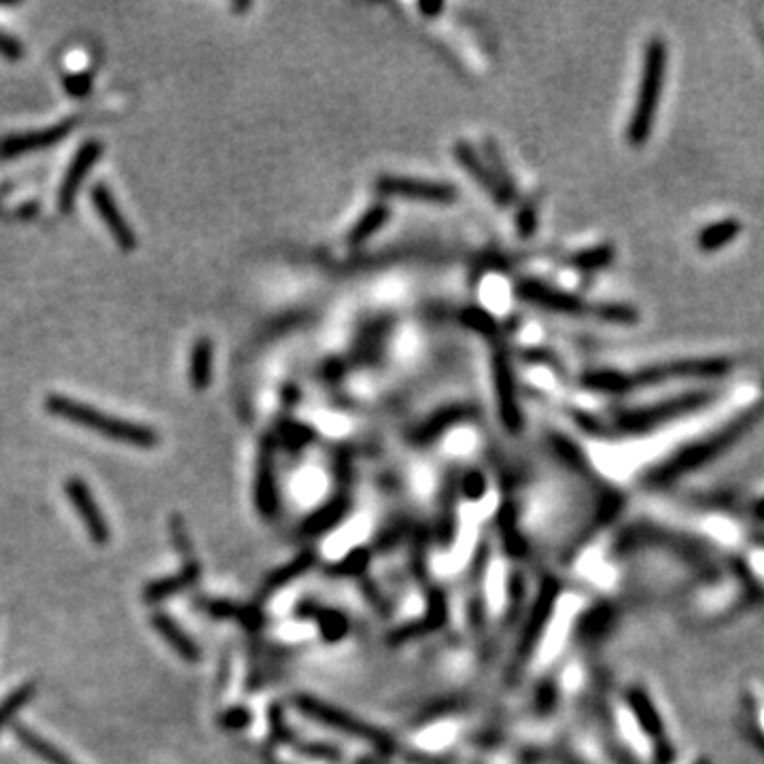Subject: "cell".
Here are the masks:
<instances>
[{
  "instance_id": "18",
  "label": "cell",
  "mask_w": 764,
  "mask_h": 764,
  "mask_svg": "<svg viewBox=\"0 0 764 764\" xmlns=\"http://www.w3.org/2000/svg\"><path fill=\"white\" fill-rule=\"evenodd\" d=\"M37 690H39L37 682H26L17 686L15 690H11L9 695L0 701V733H3V728L7 726L9 722L32 701L34 697H37Z\"/></svg>"
},
{
  "instance_id": "28",
  "label": "cell",
  "mask_w": 764,
  "mask_h": 764,
  "mask_svg": "<svg viewBox=\"0 0 764 764\" xmlns=\"http://www.w3.org/2000/svg\"><path fill=\"white\" fill-rule=\"evenodd\" d=\"M67 90L70 94H75V96H83V94L90 92V76L87 75L70 76V79H67Z\"/></svg>"
},
{
  "instance_id": "10",
  "label": "cell",
  "mask_w": 764,
  "mask_h": 764,
  "mask_svg": "<svg viewBox=\"0 0 764 764\" xmlns=\"http://www.w3.org/2000/svg\"><path fill=\"white\" fill-rule=\"evenodd\" d=\"M517 293L525 301H531V304H537L540 308H548V310L562 312V315H578V312L584 310V304L576 295L559 292V289L544 285L540 281H523Z\"/></svg>"
},
{
  "instance_id": "21",
  "label": "cell",
  "mask_w": 764,
  "mask_h": 764,
  "mask_svg": "<svg viewBox=\"0 0 764 764\" xmlns=\"http://www.w3.org/2000/svg\"><path fill=\"white\" fill-rule=\"evenodd\" d=\"M346 506H348L346 499H340V497H337V499L331 501L323 512L315 514V517L308 520V531H321L323 526H329L331 523H336V520L342 518V514L346 512Z\"/></svg>"
},
{
  "instance_id": "3",
  "label": "cell",
  "mask_w": 764,
  "mask_h": 764,
  "mask_svg": "<svg viewBox=\"0 0 764 764\" xmlns=\"http://www.w3.org/2000/svg\"><path fill=\"white\" fill-rule=\"evenodd\" d=\"M295 705L304 712V715H310V718L323 722V724L336 728V731L351 734V737L365 739V742H372L384 751L393 750V742H391L387 734L378 733L376 728L364 724L361 720L351 718V715H346V712H340V709L331 707V705H325L312 697H298L295 698Z\"/></svg>"
},
{
  "instance_id": "15",
  "label": "cell",
  "mask_w": 764,
  "mask_h": 764,
  "mask_svg": "<svg viewBox=\"0 0 764 764\" xmlns=\"http://www.w3.org/2000/svg\"><path fill=\"white\" fill-rule=\"evenodd\" d=\"M470 417V412L465 410V408H446V410L436 412L434 417H431L427 423H423L420 427L412 434L414 444H429L431 440H436L437 436L444 434V431H448L453 425H457L459 420H463Z\"/></svg>"
},
{
  "instance_id": "5",
  "label": "cell",
  "mask_w": 764,
  "mask_h": 764,
  "mask_svg": "<svg viewBox=\"0 0 764 764\" xmlns=\"http://www.w3.org/2000/svg\"><path fill=\"white\" fill-rule=\"evenodd\" d=\"M378 192L395 198L420 200V202L450 204L457 200V189L450 183L414 179V176H381L376 183Z\"/></svg>"
},
{
  "instance_id": "7",
  "label": "cell",
  "mask_w": 764,
  "mask_h": 764,
  "mask_svg": "<svg viewBox=\"0 0 764 764\" xmlns=\"http://www.w3.org/2000/svg\"><path fill=\"white\" fill-rule=\"evenodd\" d=\"M75 123H76L75 117H70V120L56 123V126L51 128L7 136L4 140H0V157H17V156H23V153L47 149V147L58 145L62 139H67V136L73 132Z\"/></svg>"
},
{
  "instance_id": "26",
  "label": "cell",
  "mask_w": 764,
  "mask_h": 764,
  "mask_svg": "<svg viewBox=\"0 0 764 764\" xmlns=\"http://www.w3.org/2000/svg\"><path fill=\"white\" fill-rule=\"evenodd\" d=\"M0 56H4L7 60H20L23 56V45L11 34L0 31Z\"/></svg>"
},
{
  "instance_id": "11",
  "label": "cell",
  "mask_w": 764,
  "mask_h": 764,
  "mask_svg": "<svg viewBox=\"0 0 764 764\" xmlns=\"http://www.w3.org/2000/svg\"><path fill=\"white\" fill-rule=\"evenodd\" d=\"M255 501L264 517L276 514V478H274V448L270 440H264L259 450L257 482H255Z\"/></svg>"
},
{
  "instance_id": "2",
  "label": "cell",
  "mask_w": 764,
  "mask_h": 764,
  "mask_svg": "<svg viewBox=\"0 0 764 764\" xmlns=\"http://www.w3.org/2000/svg\"><path fill=\"white\" fill-rule=\"evenodd\" d=\"M667 75V47L662 40H650L648 49L643 56L642 79H639L635 109L631 112V123L626 134L633 145H643L652 132L656 109H659V100L665 85Z\"/></svg>"
},
{
  "instance_id": "17",
  "label": "cell",
  "mask_w": 764,
  "mask_h": 764,
  "mask_svg": "<svg viewBox=\"0 0 764 764\" xmlns=\"http://www.w3.org/2000/svg\"><path fill=\"white\" fill-rule=\"evenodd\" d=\"M454 157L459 159L461 164L465 166V170L470 173L473 179H476L482 189H487L490 195H501L499 192V181L493 176V170H489L487 166H484L482 159H480L473 149L467 143H457L454 145Z\"/></svg>"
},
{
  "instance_id": "30",
  "label": "cell",
  "mask_w": 764,
  "mask_h": 764,
  "mask_svg": "<svg viewBox=\"0 0 764 764\" xmlns=\"http://www.w3.org/2000/svg\"><path fill=\"white\" fill-rule=\"evenodd\" d=\"M423 13H434V11H442V4H420Z\"/></svg>"
},
{
  "instance_id": "24",
  "label": "cell",
  "mask_w": 764,
  "mask_h": 764,
  "mask_svg": "<svg viewBox=\"0 0 764 764\" xmlns=\"http://www.w3.org/2000/svg\"><path fill=\"white\" fill-rule=\"evenodd\" d=\"M321 631H325V635H328L329 639H337L346 633V622H345V618H342V616H337L334 612H325Z\"/></svg>"
},
{
  "instance_id": "20",
  "label": "cell",
  "mask_w": 764,
  "mask_h": 764,
  "mask_svg": "<svg viewBox=\"0 0 764 764\" xmlns=\"http://www.w3.org/2000/svg\"><path fill=\"white\" fill-rule=\"evenodd\" d=\"M168 531H170V540H173L176 553L185 556V559L192 561V537H189V531L185 526V520H183L179 514H173L168 520Z\"/></svg>"
},
{
  "instance_id": "1",
  "label": "cell",
  "mask_w": 764,
  "mask_h": 764,
  "mask_svg": "<svg viewBox=\"0 0 764 764\" xmlns=\"http://www.w3.org/2000/svg\"><path fill=\"white\" fill-rule=\"evenodd\" d=\"M45 410L53 414V417L67 418L70 423L79 425V427L92 429L115 442L130 444V446L156 448L159 444V436L156 429L140 423H132V420L126 418L111 417V414L100 412L94 406L67 398V395H49V398L45 400Z\"/></svg>"
},
{
  "instance_id": "13",
  "label": "cell",
  "mask_w": 764,
  "mask_h": 764,
  "mask_svg": "<svg viewBox=\"0 0 764 764\" xmlns=\"http://www.w3.org/2000/svg\"><path fill=\"white\" fill-rule=\"evenodd\" d=\"M151 626L159 633V637H162L164 642L168 643L170 648H173L175 652L181 656V659H185L189 662L200 659L198 645H195L193 639L181 629L179 622H176L175 618H170L168 614L153 612L151 614Z\"/></svg>"
},
{
  "instance_id": "14",
  "label": "cell",
  "mask_w": 764,
  "mask_h": 764,
  "mask_svg": "<svg viewBox=\"0 0 764 764\" xmlns=\"http://www.w3.org/2000/svg\"><path fill=\"white\" fill-rule=\"evenodd\" d=\"M13 733L17 737V742H20L23 748L31 751V754L39 756L45 764H76L73 758H70L68 754H64V751L58 748V745L47 742L45 737H40L39 733L31 731V728H28L26 724H15Z\"/></svg>"
},
{
  "instance_id": "22",
  "label": "cell",
  "mask_w": 764,
  "mask_h": 764,
  "mask_svg": "<svg viewBox=\"0 0 764 764\" xmlns=\"http://www.w3.org/2000/svg\"><path fill=\"white\" fill-rule=\"evenodd\" d=\"M734 236V223H720V225H712L709 229H705L701 236V245L705 248H718L724 245V242L733 240Z\"/></svg>"
},
{
  "instance_id": "4",
  "label": "cell",
  "mask_w": 764,
  "mask_h": 764,
  "mask_svg": "<svg viewBox=\"0 0 764 764\" xmlns=\"http://www.w3.org/2000/svg\"><path fill=\"white\" fill-rule=\"evenodd\" d=\"M64 493H67L68 501L73 503L76 517L81 518V523L83 526H85L90 540L96 544V546H104V544H109L111 540L109 520H106L103 509H100L96 499H94L92 489L87 487L85 480L68 478L67 482H64Z\"/></svg>"
},
{
  "instance_id": "8",
  "label": "cell",
  "mask_w": 764,
  "mask_h": 764,
  "mask_svg": "<svg viewBox=\"0 0 764 764\" xmlns=\"http://www.w3.org/2000/svg\"><path fill=\"white\" fill-rule=\"evenodd\" d=\"M92 202L94 209L98 211V215L103 217L104 225L109 228V232L112 238H115L117 245H120L123 251H132V248H136V245H139L136 234L128 225L126 217H123V212L120 211V206H117L115 198H112V193L104 183H100V185L92 189Z\"/></svg>"
},
{
  "instance_id": "6",
  "label": "cell",
  "mask_w": 764,
  "mask_h": 764,
  "mask_svg": "<svg viewBox=\"0 0 764 764\" xmlns=\"http://www.w3.org/2000/svg\"><path fill=\"white\" fill-rule=\"evenodd\" d=\"M493 381L497 391V406H499V417L509 431L520 429V410L517 400V382H514V372L509 357L503 351L493 355Z\"/></svg>"
},
{
  "instance_id": "19",
  "label": "cell",
  "mask_w": 764,
  "mask_h": 764,
  "mask_svg": "<svg viewBox=\"0 0 764 764\" xmlns=\"http://www.w3.org/2000/svg\"><path fill=\"white\" fill-rule=\"evenodd\" d=\"M387 219H389V209L384 204L370 209L357 223H355L351 232H348V242H351V245H364L365 240H370L372 236H374L378 229L387 223Z\"/></svg>"
},
{
  "instance_id": "25",
  "label": "cell",
  "mask_w": 764,
  "mask_h": 764,
  "mask_svg": "<svg viewBox=\"0 0 764 764\" xmlns=\"http://www.w3.org/2000/svg\"><path fill=\"white\" fill-rule=\"evenodd\" d=\"M463 321H465V325H470L472 329L482 331V334H484V331L495 329V321L487 315V312H482V310H465Z\"/></svg>"
},
{
  "instance_id": "27",
  "label": "cell",
  "mask_w": 764,
  "mask_h": 764,
  "mask_svg": "<svg viewBox=\"0 0 764 764\" xmlns=\"http://www.w3.org/2000/svg\"><path fill=\"white\" fill-rule=\"evenodd\" d=\"M482 490H484V478L480 476V473H476V472L467 473V478H465V495L472 497V499H478V497H482Z\"/></svg>"
},
{
  "instance_id": "23",
  "label": "cell",
  "mask_w": 764,
  "mask_h": 764,
  "mask_svg": "<svg viewBox=\"0 0 764 764\" xmlns=\"http://www.w3.org/2000/svg\"><path fill=\"white\" fill-rule=\"evenodd\" d=\"M310 562H312V556H301V559L293 561L292 565H287L285 570H281L270 578V582H268V586H265V590H274V589H278V586L287 584L289 580H293V576H298L300 571H304L306 567H310Z\"/></svg>"
},
{
  "instance_id": "29",
  "label": "cell",
  "mask_w": 764,
  "mask_h": 764,
  "mask_svg": "<svg viewBox=\"0 0 764 764\" xmlns=\"http://www.w3.org/2000/svg\"><path fill=\"white\" fill-rule=\"evenodd\" d=\"M221 722L223 726H228V728H242L245 724H248V714L247 712H238V709H234V712H229L228 715H225L223 720H219Z\"/></svg>"
},
{
  "instance_id": "16",
  "label": "cell",
  "mask_w": 764,
  "mask_h": 764,
  "mask_svg": "<svg viewBox=\"0 0 764 764\" xmlns=\"http://www.w3.org/2000/svg\"><path fill=\"white\" fill-rule=\"evenodd\" d=\"M212 378V345L209 337H200L192 348L189 361V382L195 391H204Z\"/></svg>"
},
{
  "instance_id": "9",
  "label": "cell",
  "mask_w": 764,
  "mask_h": 764,
  "mask_svg": "<svg viewBox=\"0 0 764 764\" xmlns=\"http://www.w3.org/2000/svg\"><path fill=\"white\" fill-rule=\"evenodd\" d=\"M103 153V145L98 140H87L85 145H81V149L75 153L73 162H70L67 175H64L62 185H60V195H58V202H60L62 212H70L75 204V195L79 192L83 179L92 170V166L96 164V159Z\"/></svg>"
},
{
  "instance_id": "12",
  "label": "cell",
  "mask_w": 764,
  "mask_h": 764,
  "mask_svg": "<svg viewBox=\"0 0 764 764\" xmlns=\"http://www.w3.org/2000/svg\"><path fill=\"white\" fill-rule=\"evenodd\" d=\"M198 578H200V565L198 562L189 561L179 573H175V576L156 580V582L147 584L143 589V599L145 603H149V606H156V603H162L168 599V597L179 595L181 590H187L189 586L195 584V580Z\"/></svg>"
}]
</instances>
